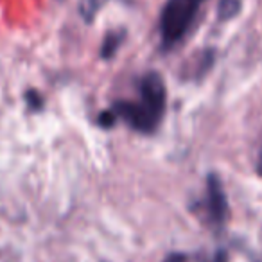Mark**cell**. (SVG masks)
<instances>
[{
	"mask_svg": "<svg viewBox=\"0 0 262 262\" xmlns=\"http://www.w3.org/2000/svg\"><path fill=\"white\" fill-rule=\"evenodd\" d=\"M243 8V0H219L217 6V16L221 22H228L233 16H237V13Z\"/></svg>",
	"mask_w": 262,
	"mask_h": 262,
	"instance_id": "obj_5",
	"label": "cell"
},
{
	"mask_svg": "<svg viewBox=\"0 0 262 262\" xmlns=\"http://www.w3.org/2000/svg\"><path fill=\"white\" fill-rule=\"evenodd\" d=\"M257 174L262 176V147L258 151V157H257Z\"/></svg>",
	"mask_w": 262,
	"mask_h": 262,
	"instance_id": "obj_10",
	"label": "cell"
},
{
	"mask_svg": "<svg viewBox=\"0 0 262 262\" xmlns=\"http://www.w3.org/2000/svg\"><path fill=\"white\" fill-rule=\"evenodd\" d=\"M201 208L205 212V223L212 228H221L228 217V201L223 189V183L217 174L210 172L207 176V192H205V201L201 203Z\"/></svg>",
	"mask_w": 262,
	"mask_h": 262,
	"instance_id": "obj_3",
	"label": "cell"
},
{
	"mask_svg": "<svg viewBox=\"0 0 262 262\" xmlns=\"http://www.w3.org/2000/svg\"><path fill=\"white\" fill-rule=\"evenodd\" d=\"M115 122H117V117L113 115L110 110H106V112H102L101 115H99V124H101L102 127H112Z\"/></svg>",
	"mask_w": 262,
	"mask_h": 262,
	"instance_id": "obj_8",
	"label": "cell"
},
{
	"mask_svg": "<svg viewBox=\"0 0 262 262\" xmlns=\"http://www.w3.org/2000/svg\"><path fill=\"white\" fill-rule=\"evenodd\" d=\"M126 36L124 31H112L104 36V41H102L101 47V58L102 59H110L115 56V52L119 51V47L122 45V40Z\"/></svg>",
	"mask_w": 262,
	"mask_h": 262,
	"instance_id": "obj_4",
	"label": "cell"
},
{
	"mask_svg": "<svg viewBox=\"0 0 262 262\" xmlns=\"http://www.w3.org/2000/svg\"><path fill=\"white\" fill-rule=\"evenodd\" d=\"M167 108V88L158 72H147L139 79L137 101H117L110 112L124 120L131 129L151 135L158 129Z\"/></svg>",
	"mask_w": 262,
	"mask_h": 262,
	"instance_id": "obj_1",
	"label": "cell"
},
{
	"mask_svg": "<svg viewBox=\"0 0 262 262\" xmlns=\"http://www.w3.org/2000/svg\"><path fill=\"white\" fill-rule=\"evenodd\" d=\"M205 0H167L162 8L160 24V45L164 51L174 49L185 38L196 20L200 8Z\"/></svg>",
	"mask_w": 262,
	"mask_h": 262,
	"instance_id": "obj_2",
	"label": "cell"
},
{
	"mask_svg": "<svg viewBox=\"0 0 262 262\" xmlns=\"http://www.w3.org/2000/svg\"><path fill=\"white\" fill-rule=\"evenodd\" d=\"M164 262H189V255L182 251H172L164 258Z\"/></svg>",
	"mask_w": 262,
	"mask_h": 262,
	"instance_id": "obj_9",
	"label": "cell"
},
{
	"mask_svg": "<svg viewBox=\"0 0 262 262\" xmlns=\"http://www.w3.org/2000/svg\"><path fill=\"white\" fill-rule=\"evenodd\" d=\"M102 4V0H83L81 2V13L86 20H92V16L95 15V11L99 9V6Z\"/></svg>",
	"mask_w": 262,
	"mask_h": 262,
	"instance_id": "obj_6",
	"label": "cell"
},
{
	"mask_svg": "<svg viewBox=\"0 0 262 262\" xmlns=\"http://www.w3.org/2000/svg\"><path fill=\"white\" fill-rule=\"evenodd\" d=\"M26 101L31 106V110H41V106H43V99H41V95L34 88L26 92Z\"/></svg>",
	"mask_w": 262,
	"mask_h": 262,
	"instance_id": "obj_7",
	"label": "cell"
}]
</instances>
